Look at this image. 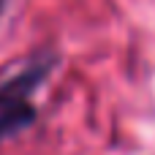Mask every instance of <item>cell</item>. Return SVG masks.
I'll return each instance as SVG.
<instances>
[{
  "instance_id": "cell-1",
  "label": "cell",
  "mask_w": 155,
  "mask_h": 155,
  "mask_svg": "<svg viewBox=\"0 0 155 155\" xmlns=\"http://www.w3.org/2000/svg\"><path fill=\"white\" fill-rule=\"evenodd\" d=\"M54 68L52 52H38L0 76V144L35 120V95Z\"/></svg>"
}]
</instances>
